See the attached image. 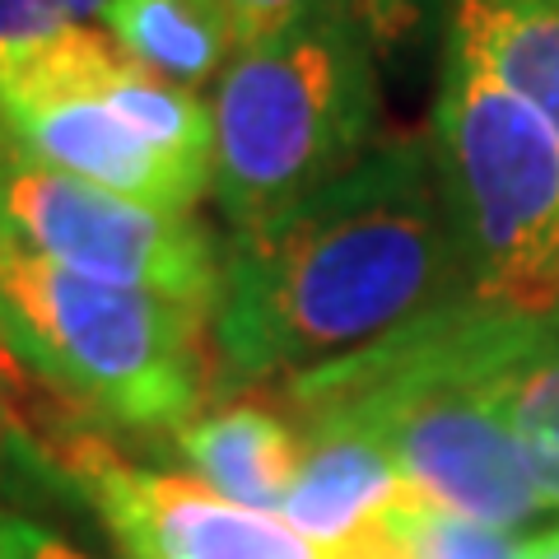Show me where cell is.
<instances>
[{"label":"cell","mask_w":559,"mask_h":559,"mask_svg":"<svg viewBox=\"0 0 559 559\" xmlns=\"http://www.w3.org/2000/svg\"><path fill=\"white\" fill-rule=\"evenodd\" d=\"M378 112V33L349 5L238 51L210 103V191L229 229L271 219L369 159Z\"/></svg>","instance_id":"obj_3"},{"label":"cell","mask_w":559,"mask_h":559,"mask_svg":"<svg viewBox=\"0 0 559 559\" xmlns=\"http://www.w3.org/2000/svg\"><path fill=\"white\" fill-rule=\"evenodd\" d=\"M536 322L466 299L285 382V401L359 425L429 503L518 532L550 503L499 411V382Z\"/></svg>","instance_id":"obj_2"},{"label":"cell","mask_w":559,"mask_h":559,"mask_svg":"<svg viewBox=\"0 0 559 559\" xmlns=\"http://www.w3.org/2000/svg\"><path fill=\"white\" fill-rule=\"evenodd\" d=\"M103 20L135 66L191 94L219 84L238 57L224 0H112Z\"/></svg>","instance_id":"obj_12"},{"label":"cell","mask_w":559,"mask_h":559,"mask_svg":"<svg viewBox=\"0 0 559 559\" xmlns=\"http://www.w3.org/2000/svg\"><path fill=\"white\" fill-rule=\"evenodd\" d=\"M0 559H14V518L0 513Z\"/></svg>","instance_id":"obj_20"},{"label":"cell","mask_w":559,"mask_h":559,"mask_svg":"<svg viewBox=\"0 0 559 559\" xmlns=\"http://www.w3.org/2000/svg\"><path fill=\"white\" fill-rule=\"evenodd\" d=\"M471 299L518 318L559 312V135L448 47L429 131Z\"/></svg>","instance_id":"obj_5"},{"label":"cell","mask_w":559,"mask_h":559,"mask_svg":"<svg viewBox=\"0 0 559 559\" xmlns=\"http://www.w3.org/2000/svg\"><path fill=\"white\" fill-rule=\"evenodd\" d=\"M0 349L131 429H182L219 369L205 308L75 275L5 234Z\"/></svg>","instance_id":"obj_4"},{"label":"cell","mask_w":559,"mask_h":559,"mask_svg":"<svg viewBox=\"0 0 559 559\" xmlns=\"http://www.w3.org/2000/svg\"><path fill=\"white\" fill-rule=\"evenodd\" d=\"M61 471L70 489L98 509L117 536L121 555L150 559H415L401 532V509L388 527L349 540V546H318L294 532L285 518L252 513L219 499L201 480L168 476V471H140L112 443L70 439L61 448Z\"/></svg>","instance_id":"obj_8"},{"label":"cell","mask_w":559,"mask_h":559,"mask_svg":"<svg viewBox=\"0 0 559 559\" xmlns=\"http://www.w3.org/2000/svg\"><path fill=\"white\" fill-rule=\"evenodd\" d=\"M108 5L112 0H0V66L43 38L84 28L98 14H108Z\"/></svg>","instance_id":"obj_17"},{"label":"cell","mask_w":559,"mask_h":559,"mask_svg":"<svg viewBox=\"0 0 559 559\" xmlns=\"http://www.w3.org/2000/svg\"><path fill=\"white\" fill-rule=\"evenodd\" d=\"M178 433V452L205 489L252 513H285L304 462L299 419L252 396H224L197 411Z\"/></svg>","instance_id":"obj_10"},{"label":"cell","mask_w":559,"mask_h":559,"mask_svg":"<svg viewBox=\"0 0 559 559\" xmlns=\"http://www.w3.org/2000/svg\"><path fill=\"white\" fill-rule=\"evenodd\" d=\"M121 43L94 24L43 38L0 66V135L24 159L154 210H191L210 191V168L150 145L127 127L98 84Z\"/></svg>","instance_id":"obj_6"},{"label":"cell","mask_w":559,"mask_h":559,"mask_svg":"<svg viewBox=\"0 0 559 559\" xmlns=\"http://www.w3.org/2000/svg\"><path fill=\"white\" fill-rule=\"evenodd\" d=\"M61 485H70L61 462L47 457L43 443L14 415V406L0 396V503H28L38 495H57Z\"/></svg>","instance_id":"obj_16"},{"label":"cell","mask_w":559,"mask_h":559,"mask_svg":"<svg viewBox=\"0 0 559 559\" xmlns=\"http://www.w3.org/2000/svg\"><path fill=\"white\" fill-rule=\"evenodd\" d=\"M527 559H559V532H546L532 540V555Z\"/></svg>","instance_id":"obj_19"},{"label":"cell","mask_w":559,"mask_h":559,"mask_svg":"<svg viewBox=\"0 0 559 559\" xmlns=\"http://www.w3.org/2000/svg\"><path fill=\"white\" fill-rule=\"evenodd\" d=\"M127 559H150V555H127Z\"/></svg>","instance_id":"obj_21"},{"label":"cell","mask_w":559,"mask_h":559,"mask_svg":"<svg viewBox=\"0 0 559 559\" xmlns=\"http://www.w3.org/2000/svg\"><path fill=\"white\" fill-rule=\"evenodd\" d=\"M401 532H406V546L415 559H527L532 555L527 536L448 513L425 495L401 513Z\"/></svg>","instance_id":"obj_14"},{"label":"cell","mask_w":559,"mask_h":559,"mask_svg":"<svg viewBox=\"0 0 559 559\" xmlns=\"http://www.w3.org/2000/svg\"><path fill=\"white\" fill-rule=\"evenodd\" d=\"M448 47L559 135V0H448Z\"/></svg>","instance_id":"obj_11"},{"label":"cell","mask_w":559,"mask_h":559,"mask_svg":"<svg viewBox=\"0 0 559 559\" xmlns=\"http://www.w3.org/2000/svg\"><path fill=\"white\" fill-rule=\"evenodd\" d=\"M499 411L518 433L550 509H559V312L532 326L499 382Z\"/></svg>","instance_id":"obj_13"},{"label":"cell","mask_w":559,"mask_h":559,"mask_svg":"<svg viewBox=\"0 0 559 559\" xmlns=\"http://www.w3.org/2000/svg\"><path fill=\"white\" fill-rule=\"evenodd\" d=\"M224 5H229L238 51L266 43V38H275V33H285L289 24H299V20H308V14L331 10V5L359 10L378 38L392 24L401 28V24H411L415 14H419V0H224Z\"/></svg>","instance_id":"obj_15"},{"label":"cell","mask_w":559,"mask_h":559,"mask_svg":"<svg viewBox=\"0 0 559 559\" xmlns=\"http://www.w3.org/2000/svg\"><path fill=\"white\" fill-rule=\"evenodd\" d=\"M0 234L103 285L215 308L224 252L191 210H154L24 159L0 135Z\"/></svg>","instance_id":"obj_7"},{"label":"cell","mask_w":559,"mask_h":559,"mask_svg":"<svg viewBox=\"0 0 559 559\" xmlns=\"http://www.w3.org/2000/svg\"><path fill=\"white\" fill-rule=\"evenodd\" d=\"M466 299L433 145L388 140L299 205L234 229L210 336L234 388H285Z\"/></svg>","instance_id":"obj_1"},{"label":"cell","mask_w":559,"mask_h":559,"mask_svg":"<svg viewBox=\"0 0 559 559\" xmlns=\"http://www.w3.org/2000/svg\"><path fill=\"white\" fill-rule=\"evenodd\" d=\"M304 429V462L289 485L285 518L318 546H349L406 509L419 489L401 476L359 425L341 415H294Z\"/></svg>","instance_id":"obj_9"},{"label":"cell","mask_w":559,"mask_h":559,"mask_svg":"<svg viewBox=\"0 0 559 559\" xmlns=\"http://www.w3.org/2000/svg\"><path fill=\"white\" fill-rule=\"evenodd\" d=\"M14 559H84L75 546H66L61 536L43 532L38 522L14 518Z\"/></svg>","instance_id":"obj_18"}]
</instances>
